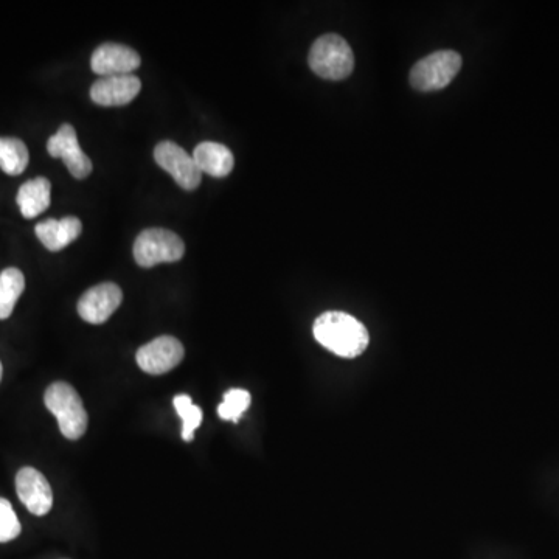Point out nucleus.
<instances>
[{"label": "nucleus", "mask_w": 559, "mask_h": 559, "mask_svg": "<svg viewBox=\"0 0 559 559\" xmlns=\"http://www.w3.org/2000/svg\"><path fill=\"white\" fill-rule=\"evenodd\" d=\"M313 333L322 347L341 358H356L369 347V331L364 323L341 311H328L317 317Z\"/></svg>", "instance_id": "f257e3e1"}, {"label": "nucleus", "mask_w": 559, "mask_h": 559, "mask_svg": "<svg viewBox=\"0 0 559 559\" xmlns=\"http://www.w3.org/2000/svg\"><path fill=\"white\" fill-rule=\"evenodd\" d=\"M308 63L320 78L341 81L350 77L355 67V55L342 36L328 33L320 36L310 50Z\"/></svg>", "instance_id": "f03ea898"}, {"label": "nucleus", "mask_w": 559, "mask_h": 559, "mask_svg": "<svg viewBox=\"0 0 559 559\" xmlns=\"http://www.w3.org/2000/svg\"><path fill=\"white\" fill-rule=\"evenodd\" d=\"M44 403L55 415L60 431L69 440H78L86 434L87 412L77 390L67 382H53L46 390Z\"/></svg>", "instance_id": "7ed1b4c3"}, {"label": "nucleus", "mask_w": 559, "mask_h": 559, "mask_svg": "<svg viewBox=\"0 0 559 559\" xmlns=\"http://www.w3.org/2000/svg\"><path fill=\"white\" fill-rule=\"evenodd\" d=\"M462 69V56L454 50H441L418 61L410 70V84L420 92L445 89Z\"/></svg>", "instance_id": "20e7f679"}, {"label": "nucleus", "mask_w": 559, "mask_h": 559, "mask_svg": "<svg viewBox=\"0 0 559 559\" xmlns=\"http://www.w3.org/2000/svg\"><path fill=\"white\" fill-rule=\"evenodd\" d=\"M134 258L142 268L160 263H174L185 254V244L179 235L167 229H146L134 243Z\"/></svg>", "instance_id": "39448f33"}, {"label": "nucleus", "mask_w": 559, "mask_h": 559, "mask_svg": "<svg viewBox=\"0 0 559 559\" xmlns=\"http://www.w3.org/2000/svg\"><path fill=\"white\" fill-rule=\"evenodd\" d=\"M154 159L184 190H196L201 185L202 173L195 164V159L178 143L160 142L154 150Z\"/></svg>", "instance_id": "423d86ee"}, {"label": "nucleus", "mask_w": 559, "mask_h": 559, "mask_svg": "<svg viewBox=\"0 0 559 559\" xmlns=\"http://www.w3.org/2000/svg\"><path fill=\"white\" fill-rule=\"evenodd\" d=\"M185 350L181 341L173 336H160L137 351V364L150 375H164L181 364Z\"/></svg>", "instance_id": "0eeeda50"}, {"label": "nucleus", "mask_w": 559, "mask_h": 559, "mask_svg": "<svg viewBox=\"0 0 559 559\" xmlns=\"http://www.w3.org/2000/svg\"><path fill=\"white\" fill-rule=\"evenodd\" d=\"M47 151L55 159L58 157L63 159L75 179H86L92 173L91 159L81 150L77 131L69 123L61 125L56 134L50 137L47 142Z\"/></svg>", "instance_id": "6e6552de"}, {"label": "nucleus", "mask_w": 559, "mask_h": 559, "mask_svg": "<svg viewBox=\"0 0 559 559\" xmlns=\"http://www.w3.org/2000/svg\"><path fill=\"white\" fill-rule=\"evenodd\" d=\"M123 292L115 283H101L84 292L78 302V314L84 322L105 323L122 305Z\"/></svg>", "instance_id": "1a4fd4ad"}, {"label": "nucleus", "mask_w": 559, "mask_h": 559, "mask_svg": "<svg viewBox=\"0 0 559 559\" xmlns=\"http://www.w3.org/2000/svg\"><path fill=\"white\" fill-rule=\"evenodd\" d=\"M140 63L142 60L136 50L114 42L98 47L91 58L92 70L100 77L131 75L134 70L139 69Z\"/></svg>", "instance_id": "9d476101"}, {"label": "nucleus", "mask_w": 559, "mask_h": 559, "mask_svg": "<svg viewBox=\"0 0 559 559\" xmlns=\"http://www.w3.org/2000/svg\"><path fill=\"white\" fill-rule=\"evenodd\" d=\"M16 491L22 504L35 516H44L52 510V488L38 469L22 468L16 476Z\"/></svg>", "instance_id": "9b49d317"}, {"label": "nucleus", "mask_w": 559, "mask_h": 559, "mask_svg": "<svg viewBox=\"0 0 559 559\" xmlns=\"http://www.w3.org/2000/svg\"><path fill=\"white\" fill-rule=\"evenodd\" d=\"M142 83L136 75L101 77L91 87V98L98 106H125L139 95Z\"/></svg>", "instance_id": "f8f14e48"}, {"label": "nucleus", "mask_w": 559, "mask_h": 559, "mask_svg": "<svg viewBox=\"0 0 559 559\" xmlns=\"http://www.w3.org/2000/svg\"><path fill=\"white\" fill-rule=\"evenodd\" d=\"M35 232L36 237L47 249L58 252V250L64 249L80 237L81 232H83V224L75 216H67L61 221L47 219V221H42L36 226Z\"/></svg>", "instance_id": "ddd939ff"}, {"label": "nucleus", "mask_w": 559, "mask_h": 559, "mask_svg": "<svg viewBox=\"0 0 559 559\" xmlns=\"http://www.w3.org/2000/svg\"><path fill=\"white\" fill-rule=\"evenodd\" d=\"M193 159L201 173L210 174L213 178H226L235 165L232 151L216 142L199 143L193 151Z\"/></svg>", "instance_id": "4468645a"}, {"label": "nucleus", "mask_w": 559, "mask_h": 559, "mask_svg": "<svg viewBox=\"0 0 559 559\" xmlns=\"http://www.w3.org/2000/svg\"><path fill=\"white\" fill-rule=\"evenodd\" d=\"M50 190H52V185L46 178L30 179L21 185L16 201H18L19 210L24 218H36L49 209Z\"/></svg>", "instance_id": "2eb2a0df"}, {"label": "nucleus", "mask_w": 559, "mask_h": 559, "mask_svg": "<svg viewBox=\"0 0 559 559\" xmlns=\"http://www.w3.org/2000/svg\"><path fill=\"white\" fill-rule=\"evenodd\" d=\"M25 289V278L19 269L8 268L0 274V320L8 319Z\"/></svg>", "instance_id": "dca6fc26"}, {"label": "nucleus", "mask_w": 559, "mask_h": 559, "mask_svg": "<svg viewBox=\"0 0 559 559\" xmlns=\"http://www.w3.org/2000/svg\"><path fill=\"white\" fill-rule=\"evenodd\" d=\"M30 154L22 140L0 137V168L10 176H18L27 168Z\"/></svg>", "instance_id": "f3484780"}, {"label": "nucleus", "mask_w": 559, "mask_h": 559, "mask_svg": "<svg viewBox=\"0 0 559 559\" xmlns=\"http://www.w3.org/2000/svg\"><path fill=\"white\" fill-rule=\"evenodd\" d=\"M174 409L182 418V438L185 441L193 440L196 429L202 423V410L193 404L190 396L178 395L174 398Z\"/></svg>", "instance_id": "a211bd4d"}, {"label": "nucleus", "mask_w": 559, "mask_h": 559, "mask_svg": "<svg viewBox=\"0 0 559 559\" xmlns=\"http://www.w3.org/2000/svg\"><path fill=\"white\" fill-rule=\"evenodd\" d=\"M249 406L250 393L243 389H232L224 395V401L218 407V415L223 420L237 423Z\"/></svg>", "instance_id": "6ab92c4d"}, {"label": "nucleus", "mask_w": 559, "mask_h": 559, "mask_svg": "<svg viewBox=\"0 0 559 559\" xmlns=\"http://www.w3.org/2000/svg\"><path fill=\"white\" fill-rule=\"evenodd\" d=\"M21 535V524L7 499L0 497V542L13 541Z\"/></svg>", "instance_id": "aec40b11"}, {"label": "nucleus", "mask_w": 559, "mask_h": 559, "mask_svg": "<svg viewBox=\"0 0 559 559\" xmlns=\"http://www.w3.org/2000/svg\"><path fill=\"white\" fill-rule=\"evenodd\" d=\"M2 372H4V369H2V362H0V379H2Z\"/></svg>", "instance_id": "412c9836"}]
</instances>
